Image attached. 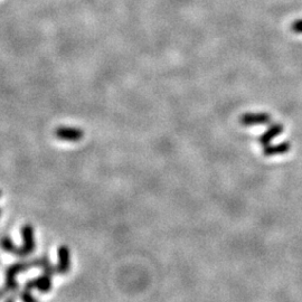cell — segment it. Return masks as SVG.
I'll return each mask as SVG.
<instances>
[{
  "mask_svg": "<svg viewBox=\"0 0 302 302\" xmlns=\"http://www.w3.org/2000/svg\"><path fill=\"white\" fill-rule=\"evenodd\" d=\"M55 137L63 141H69V142H77L81 141L83 137H84V131L80 128L75 127H57L54 131Z\"/></svg>",
  "mask_w": 302,
  "mask_h": 302,
  "instance_id": "6da1fadb",
  "label": "cell"
},
{
  "mask_svg": "<svg viewBox=\"0 0 302 302\" xmlns=\"http://www.w3.org/2000/svg\"><path fill=\"white\" fill-rule=\"evenodd\" d=\"M21 235L24 240V244L20 248H18L17 254L18 256H27L32 254L35 250V240H34V231L33 226L26 224L21 228Z\"/></svg>",
  "mask_w": 302,
  "mask_h": 302,
  "instance_id": "7a4b0ae2",
  "label": "cell"
},
{
  "mask_svg": "<svg viewBox=\"0 0 302 302\" xmlns=\"http://www.w3.org/2000/svg\"><path fill=\"white\" fill-rule=\"evenodd\" d=\"M271 115L269 113L260 112V113H244L240 116V123L242 126L251 127V126H263V124H269L271 122Z\"/></svg>",
  "mask_w": 302,
  "mask_h": 302,
  "instance_id": "3957f363",
  "label": "cell"
},
{
  "mask_svg": "<svg viewBox=\"0 0 302 302\" xmlns=\"http://www.w3.org/2000/svg\"><path fill=\"white\" fill-rule=\"evenodd\" d=\"M30 266H33L32 263H14L13 265H10L7 269L6 273V290H15L17 288V282H16V275L20 272L29 269Z\"/></svg>",
  "mask_w": 302,
  "mask_h": 302,
  "instance_id": "277c9868",
  "label": "cell"
},
{
  "mask_svg": "<svg viewBox=\"0 0 302 302\" xmlns=\"http://www.w3.org/2000/svg\"><path fill=\"white\" fill-rule=\"evenodd\" d=\"M36 288L41 293H48L52 289V280L50 278V274H45L38 277L34 280H30L29 282L26 283V289H33Z\"/></svg>",
  "mask_w": 302,
  "mask_h": 302,
  "instance_id": "5b68a950",
  "label": "cell"
},
{
  "mask_svg": "<svg viewBox=\"0 0 302 302\" xmlns=\"http://www.w3.org/2000/svg\"><path fill=\"white\" fill-rule=\"evenodd\" d=\"M283 132V126L280 123H274L267 128V130L262 135H260L259 143L263 147L271 145L272 140L278 135H280Z\"/></svg>",
  "mask_w": 302,
  "mask_h": 302,
  "instance_id": "8992f818",
  "label": "cell"
},
{
  "mask_svg": "<svg viewBox=\"0 0 302 302\" xmlns=\"http://www.w3.org/2000/svg\"><path fill=\"white\" fill-rule=\"evenodd\" d=\"M290 149H291V143L289 141L281 142L278 143V145H269L263 147V154L265 157L279 156V154L288 153Z\"/></svg>",
  "mask_w": 302,
  "mask_h": 302,
  "instance_id": "52a82bcc",
  "label": "cell"
},
{
  "mask_svg": "<svg viewBox=\"0 0 302 302\" xmlns=\"http://www.w3.org/2000/svg\"><path fill=\"white\" fill-rule=\"evenodd\" d=\"M70 270V250L66 245L59 247L58 250V264L56 266V271L59 274H66Z\"/></svg>",
  "mask_w": 302,
  "mask_h": 302,
  "instance_id": "ba28073f",
  "label": "cell"
},
{
  "mask_svg": "<svg viewBox=\"0 0 302 302\" xmlns=\"http://www.w3.org/2000/svg\"><path fill=\"white\" fill-rule=\"evenodd\" d=\"M1 244H2L3 251H6V252H8V253H13V254H17L18 248H17V246H15V244L13 243V241H11L8 236H3L2 237Z\"/></svg>",
  "mask_w": 302,
  "mask_h": 302,
  "instance_id": "9c48e42d",
  "label": "cell"
},
{
  "mask_svg": "<svg viewBox=\"0 0 302 302\" xmlns=\"http://www.w3.org/2000/svg\"><path fill=\"white\" fill-rule=\"evenodd\" d=\"M21 300L22 302H37V300L32 296L28 289H26L24 292L21 293Z\"/></svg>",
  "mask_w": 302,
  "mask_h": 302,
  "instance_id": "30bf717a",
  "label": "cell"
},
{
  "mask_svg": "<svg viewBox=\"0 0 302 302\" xmlns=\"http://www.w3.org/2000/svg\"><path fill=\"white\" fill-rule=\"evenodd\" d=\"M291 30L296 34H302V19H298L292 22Z\"/></svg>",
  "mask_w": 302,
  "mask_h": 302,
  "instance_id": "8fae6325",
  "label": "cell"
},
{
  "mask_svg": "<svg viewBox=\"0 0 302 302\" xmlns=\"http://www.w3.org/2000/svg\"><path fill=\"white\" fill-rule=\"evenodd\" d=\"M6 302H14V299H13V298H10V299H8Z\"/></svg>",
  "mask_w": 302,
  "mask_h": 302,
  "instance_id": "7c38bea8",
  "label": "cell"
}]
</instances>
